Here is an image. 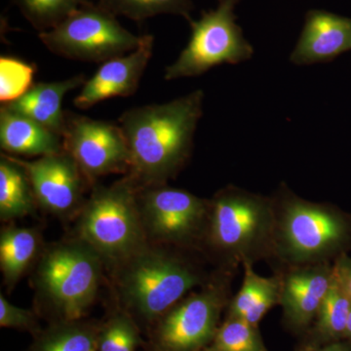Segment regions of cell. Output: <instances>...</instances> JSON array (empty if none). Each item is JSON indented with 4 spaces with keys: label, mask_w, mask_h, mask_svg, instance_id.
I'll use <instances>...</instances> for the list:
<instances>
[{
    "label": "cell",
    "mask_w": 351,
    "mask_h": 351,
    "mask_svg": "<svg viewBox=\"0 0 351 351\" xmlns=\"http://www.w3.org/2000/svg\"><path fill=\"white\" fill-rule=\"evenodd\" d=\"M243 282L228 304V318L242 319L258 327L272 307L280 302L281 280L278 274L263 277L256 274L253 265L245 263Z\"/></svg>",
    "instance_id": "obj_18"
},
{
    "label": "cell",
    "mask_w": 351,
    "mask_h": 351,
    "mask_svg": "<svg viewBox=\"0 0 351 351\" xmlns=\"http://www.w3.org/2000/svg\"><path fill=\"white\" fill-rule=\"evenodd\" d=\"M182 250L186 249L166 245L152 248L147 245L119 265L117 287L121 301L142 317L156 319L193 288L209 282L217 269L206 274Z\"/></svg>",
    "instance_id": "obj_4"
},
{
    "label": "cell",
    "mask_w": 351,
    "mask_h": 351,
    "mask_svg": "<svg viewBox=\"0 0 351 351\" xmlns=\"http://www.w3.org/2000/svg\"><path fill=\"white\" fill-rule=\"evenodd\" d=\"M36 196L27 172L15 157L0 158V218H22L34 211Z\"/></svg>",
    "instance_id": "obj_19"
},
{
    "label": "cell",
    "mask_w": 351,
    "mask_h": 351,
    "mask_svg": "<svg viewBox=\"0 0 351 351\" xmlns=\"http://www.w3.org/2000/svg\"><path fill=\"white\" fill-rule=\"evenodd\" d=\"M237 270L217 269L198 292L184 298L162 316L157 343L162 351H198L214 339L219 316L232 299Z\"/></svg>",
    "instance_id": "obj_9"
},
{
    "label": "cell",
    "mask_w": 351,
    "mask_h": 351,
    "mask_svg": "<svg viewBox=\"0 0 351 351\" xmlns=\"http://www.w3.org/2000/svg\"><path fill=\"white\" fill-rule=\"evenodd\" d=\"M239 0H219L218 5L191 20L189 43L174 63L165 69L166 80L195 77L214 66L248 61L254 48L237 23Z\"/></svg>",
    "instance_id": "obj_8"
},
{
    "label": "cell",
    "mask_w": 351,
    "mask_h": 351,
    "mask_svg": "<svg viewBox=\"0 0 351 351\" xmlns=\"http://www.w3.org/2000/svg\"><path fill=\"white\" fill-rule=\"evenodd\" d=\"M280 276V302L286 324L304 332L314 322L332 277L334 263L302 265L274 272Z\"/></svg>",
    "instance_id": "obj_13"
},
{
    "label": "cell",
    "mask_w": 351,
    "mask_h": 351,
    "mask_svg": "<svg viewBox=\"0 0 351 351\" xmlns=\"http://www.w3.org/2000/svg\"><path fill=\"white\" fill-rule=\"evenodd\" d=\"M311 346H306V348H302V350L301 351H311Z\"/></svg>",
    "instance_id": "obj_32"
},
{
    "label": "cell",
    "mask_w": 351,
    "mask_h": 351,
    "mask_svg": "<svg viewBox=\"0 0 351 351\" xmlns=\"http://www.w3.org/2000/svg\"><path fill=\"white\" fill-rule=\"evenodd\" d=\"M39 32L49 31L75 12L82 0H13Z\"/></svg>",
    "instance_id": "obj_23"
},
{
    "label": "cell",
    "mask_w": 351,
    "mask_h": 351,
    "mask_svg": "<svg viewBox=\"0 0 351 351\" xmlns=\"http://www.w3.org/2000/svg\"><path fill=\"white\" fill-rule=\"evenodd\" d=\"M351 311V300L341 287L336 274L321 304L313 329L315 343H330L346 339Z\"/></svg>",
    "instance_id": "obj_21"
},
{
    "label": "cell",
    "mask_w": 351,
    "mask_h": 351,
    "mask_svg": "<svg viewBox=\"0 0 351 351\" xmlns=\"http://www.w3.org/2000/svg\"><path fill=\"white\" fill-rule=\"evenodd\" d=\"M138 336L133 323L125 315L113 317L101 332L99 351H135Z\"/></svg>",
    "instance_id": "obj_26"
},
{
    "label": "cell",
    "mask_w": 351,
    "mask_h": 351,
    "mask_svg": "<svg viewBox=\"0 0 351 351\" xmlns=\"http://www.w3.org/2000/svg\"><path fill=\"white\" fill-rule=\"evenodd\" d=\"M212 351H267L257 327L235 318H228L216 332Z\"/></svg>",
    "instance_id": "obj_24"
},
{
    "label": "cell",
    "mask_w": 351,
    "mask_h": 351,
    "mask_svg": "<svg viewBox=\"0 0 351 351\" xmlns=\"http://www.w3.org/2000/svg\"><path fill=\"white\" fill-rule=\"evenodd\" d=\"M85 82V76L80 75L61 82L36 83L18 100L3 107L34 120L63 137L66 119V112L62 107L64 96Z\"/></svg>",
    "instance_id": "obj_16"
},
{
    "label": "cell",
    "mask_w": 351,
    "mask_h": 351,
    "mask_svg": "<svg viewBox=\"0 0 351 351\" xmlns=\"http://www.w3.org/2000/svg\"><path fill=\"white\" fill-rule=\"evenodd\" d=\"M32 324L34 317L31 311L14 306L3 295H0V326L29 328Z\"/></svg>",
    "instance_id": "obj_28"
},
{
    "label": "cell",
    "mask_w": 351,
    "mask_h": 351,
    "mask_svg": "<svg viewBox=\"0 0 351 351\" xmlns=\"http://www.w3.org/2000/svg\"><path fill=\"white\" fill-rule=\"evenodd\" d=\"M204 93L196 90L168 103L127 110L119 117L130 154L128 176L138 189L163 186L191 156Z\"/></svg>",
    "instance_id": "obj_1"
},
{
    "label": "cell",
    "mask_w": 351,
    "mask_h": 351,
    "mask_svg": "<svg viewBox=\"0 0 351 351\" xmlns=\"http://www.w3.org/2000/svg\"><path fill=\"white\" fill-rule=\"evenodd\" d=\"M138 200L147 239L199 252L209 199L163 184L138 189Z\"/></svg>",
    "instance_id": "obj_10"
},
{
    "label": "cell",
    "mask_w": 351,
    "mask_h": 351,
    "mask_svg": "<svg viewBox=\"0 0 351 351\" xmlns=\"http://www.w3.org/2000/svg\"><path fill=\"white\" fill-rule=\"evenodd\" d=\"M40 237L36 230L6 228L0 233V269L7 285L14 284L38 257Z\"/></svg>",
    "instance_id": "obj_20"
},
{
    "label": "cell",
    "mask_w": 351,
    "mask_h": 351,
    "mask_svg": "<svg viewBox=\"0 0 351 351\" xmlns=\"http://www.w3.org/2000/svg\"><path fill=\"white\" fill-rule=\"evenodd\" d=\"M271 196L226 186L209 199L198 251L217 269L237 270L245 263H269L274 248Z\"/></svg>",
    "instance_id": "obj_3"
},
{
    "label": "cell",
    "mask_w": 351,
    "mask_h": 351,
    "mask_svg": "<svg viewBox=\"0 0 351 351\" xmlns=\"http://www.w3.org/2000/svg\"><path fill=\"white\" fill-rule=\"evenodd\" d=\"M63 143L88 182L130 167L126 138L117 124L66 113Z\"/></svg>",
    "instance_id": "obj_11"
},
{
    "label": "cell",
    "mask_w": 351,
    "mask_h": 351,
    "mask_svg": "<svg viewBox=\"0 0 351 351\" xmlns=\"http://www.w3.org/2000/svg\"><path fill=\"white\" fill-rule=\"evenodd\" d=\"M0 147L16 156H45L64 152L63 137L8 110H0Z\"/></svg>",
    "instance_id": "obj_17"
},
{
    "label": "cell",
    "mask_w": 351,
    "mask_h": 351,
    "mask_svg": "<svg viewBox=\"0 0 351 351\" xmlns=\"http://www.w3.org/2000/svg\"><path fill=\"white\" fill-rule=\"evenodd\" d=\"M88 1V0H82V3H84V2Z\"/></svg>",
    "instance_id": "obj_33"
},
{
    "label": "cell",
    "mask_w": 351,
    "mask_h": 351,
    "mask_svg": "<svg viewBox=\"0 0 351 351\" xmlns=\"http://www.w3.org/2000/svg\"><path fill=\"white\" fill-rule=\"evenodd\" d=\"M96 336L87 329L71 327L51 336L39 351H97Z\"/></svg>",
    "instance_id": "obj_27"
},
{
    "label": "cell",
    "mask_w": 351,
    "mask_h": 351,
    "mask_svg": "<svg viewBox=\"0 0 351 351\" xmlns=\"http://www.w3.org/2000/svg\"><path fill=\"white\" fill-rule=\"evenodd\" d=\"M334 269L339 282L351 300V258L348 254L341 256L334 263Z\"/></svg>",
    "instance_id": "obj_29"
},
{
    "label": "cell",
    "mask_w": 351,
    "mask_h": 351,
    "mask_svg": "<svg viewBox=\"0 0 351 351\" xmlns=\"http://www.w3.org/2000/svg\"><path fill=\"white\" fill-rule=\"evenodd\" d=\"M38 38L58 56L87 63H104L137 49L145 36H136L107 9L86 1Z\"/></svg>",
    "instance_id": "obj_7"
},
{
    "label": "cell",
    "mask_w": 351,
    "mask_h": 351,
    "mask_svg": "<svg viewBox=\"0 0 351 351\" xmlns=\"http://www.w3.org/2000/svg\"><path fill=\"white\" fill-rule=\"evenodd\" d=\"M36 68L14 57L0 58V101L4 105L18 100L32 86Z\"/></svg>",
    "instance_id": "obj_25"
},
{
    "label": "cell",
    "mask_w": 351,
    "mask_h": 351,
    "mask_svg": "<svg viewBox=\"0 0 351 351\" xmlns=\"http://www.w3.org/2000/svg\"><path fill=\"white\" fill-rule=\"evenodd\" d=\"M104 262L80 239L47 249L36 272L38 294L66 321L82 317L96 299Z\"/></svg>",
    "instance_id": "obj_6"
},
{
    "label": "cell",
    "mask_w": 351,
    "mask_h": 351,
    "mask_svg": "<svg viewBox=\"0 0 351 351\" xmlns=\"http://www.w3.org/2000/svg\"><path fill=\"white\" fill-rule=\"evenodd\" d=\"M15 158L27 172L36 203L43 209L60 217L82 210L88 182L68 152L41 156L34 161Z\"/></svg>",
    "instance_id": "obj_12"
},
{
    "label": "cell",
    "mask_w": 351,
    "mask_h": 351,
    "mask_svg": "<svg viewBox=\"0 0 351 351\" xmlns=\"http://www.w3.org/2000/svg\"><path fill=\"white\" fill-rule=\"evenodd\" d=\"M311 351H351V343L346 341H335V343H327V345L321 346V348H313L311 346Z\"/></svg>",
    "instance_id": "obj_30"
},
{
    "label": "cell",
    "mask_w": 351,
    "mask_h": 351,
    "mask_svg": "<svg viewBox=\"0 0 351 351\" xmlns=\"http://www.w3.org/2000/svg\"><path fill=\"white\" fill-rule=\"evenodd\" d=\"M346 341L351 343V311L350 318H348V327H346Z\"/></svg>",
    "instance_id": "obj_31"
},
{
    "label": "cell",
    "mask_w": 351,
    "mask_h": 351,
    "mask_svg": "<svg viewBox=\"0 0 351 351\" xmlns=\"http://www.w3.org/2000/svg\"><path fill=\"white\" fill-rule=\"evenodd\" d=\"M99 5L115 16L144 21L163 14L182 16L191 22V0H98Z\"/></svg>",
    "instance_id": "obj_22"
},
{
    "label": "cell",
    "mask_w": 351,
    "mask_h": 351,
    "mask_svg": "<svg viewBox=\"0 0 351 351\" xmlns=\"http://www.w3.org/2000/svg\"><path fill=\"white\" fill-rule=\"evenodd\" d=\"M348 51H351V18L313 9L306 13L290 61L298 66L328 63Z\"/></svg>",
    "instance_id": "obj_15"
},
{
    "label": "cell",
    "mask_w": 351,
    "mask_h": 351,
    "mask_svg": "<svg viewBox=\"0 0 351 351\" xmlns=\"http://www.w3.org/2000/svg\"><path fill=\"white\" fill-rule=\"evenodd\" d=\"M138 189L129 177L108 186H96L80 211L77 239L91 247L104 263L119 267L149 245Z\"/></svg>",
    "instance_id": "obj_5"
},
{
    "label": "cell",
    "mask_w": 351,
    "mask_h": 351,
    "mask_svg": "<svg viewBox=\"0 0 351 351\" xmlns=\"http://www.w3.org/2000/svg\"><path fill=\"white\" fill-rule=\"evenodd\" d=\"M274 203V272L302 265L334 263L351 252V213L331 203L313 202L282 184Z\"/></svg>",
    "instance_id": "obj_2"
},
{
    "label": "cell",
    "mask_w": 351,
    "mask_h": 351,
    "mask_svg": "<svg viewBox=\"0 0 351 351\" xmlns=\"http://www.w3.org/2000/svg\"><path fill=\"white\" fill-rule=\"evenodd\" d=\"M154 38L145 34L137 49L108 60L82 85L73 100L80 110H88L113 97H130L137 91L154 51Z\"/></svg>",
    "instance_id": "obj_14"
}]
</instances>
